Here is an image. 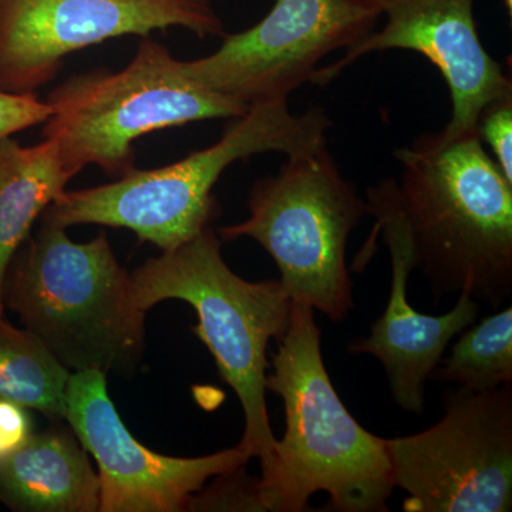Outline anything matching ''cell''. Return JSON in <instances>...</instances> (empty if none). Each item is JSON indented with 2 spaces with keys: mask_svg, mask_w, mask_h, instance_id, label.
Wrapping results in <instances>:
<instances>
[{
  "mask_svg": "<svg viewBox=\"0 0 512 512\" xmlns=\"http://www.w3.org/2000/svg\"><path fill=\"white\" fill-rule=\"evenodd\" d=\"M393 156L400 180L380 187L436 299L467 291L497 309L512 293V183L477 133H424Z\"/></svg>",
  "mask_w": 512,
  "mask_h": 512,
  "instance_id": "1",
  "label": "cell"
},
{
  "mask_svg": "<svg viewBox=\"0 0 512 512\" xmlns=\"http://www.w3.org/2000/svg\"><path fill=\"white\" fill-rule=\"evenodd\" d=\"M278 345L265 387L284 402L286 431L259 477L264 510L305 511L319 491L336 511L389 510L394 484L386 439L363 429L340 400L311 306L292 302Z\"/></svg>",
  "mask_w": 512,
  "mask_h": 512,
  "instance_id": "2",
  "label": "cell"
},
{
  "mask_svg": "<svg viewBox=\"0 0 512 512\" xmlns=\"http://www.w3.org/2000/svg\"><path fill=\"white\" fill-rule=\"evenodd\" d=\"M2 301L70 373L128 377L143 362L146 312L106 232L79 244L40 217L6 269Z\"/></svg>",
  "mask_w": 512,
  "mask_h": 512,
  "instance_id": "3",
  "label": "cell"
},
{
  "mask_svg": "<svg viewBox=\"0 0 512 512\" xmlns=\"http://www.w3.org/2000/svg\"><path fill=\"white\" fill-rule=\"evenodd\" d=\"M332 120L320 106L292 113L288 100L249 106L217 143L156 170H137L114 183L64 191L42 217L63 228H127L161 251L181 247L211 227L220 208L212 190L228 167L266 153L286 157L328 146Z\"/></svg>",
  "mask_w": 512,
  "mask_h": 512,
  "instance_id": "4",
  "label": "cell"
},
{
  "mask_svg": "<svg viewBox=\"0 0 512 512\" xmlns=\"http://www.w3.org/2000/svg\"><path fill=\"white\" fill-rule=\"evenodd\" d=\"M221 239L208 227L181 247L150 258L130 272L134 302L143 312L158 303L183 301L197 313L192 332L207 346L221 379L244 410L239 446L269 466L276 446L266 407V350L285 335L292 299L281 281L248 282L222 258Z\"/></svg>",
  "mask_w": 512,
  "mask_h": 512,
  "instance_id": "5",
  "label": "cell"
},
{
  "mask_svg": "<svg viewBox=\"0 0 512 512\" xmlns=\"http://www.w3.org/2000/svg\"><path fill=\"white\" fill-rule=\"evenodd\" d=\"M53 114L43 138L56 144L63 164L79 174L97 165L120 178L134 167V141L195 121L237 119L249 107L194 82L183 60L150 37L119 72L76 74L47 96Z\"/></svg>",
  "mask_w": 512,
  "mask_h": 512,
  "instance_id": "6",
  "label": "cell"
},
{
  "mask_svg": "<svg viewBox=\"0 0 512 512\" xmlns=\"http://www.w3.org/2000/svg\"><path fill=\"white\" fill-rule=\"evenodd\" d=\"M248 208V220L221 228L218 237L255 239L274 259L292 302L333 322L348 318L353 293L346 249L367 204L328 146L288 157L278 174L256 181Z\"/></svg>",
  "mask_w": 512,
  "mask_h": 512,
  "instance_id": "7",
  "label": "cell"
},
{
  "mask_svg": "<svg viewBox=\"0 0 512 512\" xmlns=\"http://www.w3.org/2000/svg\"><path fill=\"white\" fill-rule=\"evenodd\" d=\"M443 419L413 436L386 439L394 488L407 512H508L512 508V383L457 389Z\"/></svg>",
  "mask_w": 512,
  "mask_h": 512,
  "instance_id": "8",
  "label": "cell"
},
{
  "mask_svg": "<svg viewBox=\"0 0 512 512\" xmlns=\"http://www.w3.org/2000/svg\"><path fill=\"white\" fill-rule=\"evenodd\" d=\"M376 0H275L261 22L224 35L211 55L183 62L194 82L245 106L288 100L312 83L330 53L350 49L376 30Z\"/></svg>",
  "mask_w": 512,
  "mask_h": 512,
  "instance_id": "9",
  "label": "cell"
},
{
  "mask_svg": "<svg viewBox=\"0 0 512 512\" xmlns=\"http://www.w3.org/2000/svg\"><path fill=\"white\" fill-rule=\"evenodd\" d=\"M168 28L225 35L211 0H0V89L35 93L74 52Z\"/></svg>",
  "mask_w": 512,
  "mask_h": 512,
  "instance_id": "10",
  "label": "cell"
},
{
  "mask_svg": "<svg viewBox=\"0 0 512 512\" xmlns=\"http://www.w3.org/2000/svg\"><path fill=\"white\" fill-rule=\"evenodd\" d=\"M64 421L99 467V512L187 511L192 495L212 478L247 466L241 446L195 458L168 457L134 439L97 370L72 373Z\"/></svg>",
  "mask_w": 512,
  "mask_h": 512,
  "instance_id": "11",
  "label": "cell"
},
{
  "mask_svg": "<svg viewBox=\"0 0 512 512\" xmlns=\"http://www.w3.org/2000/svg\"><path fill=\"white\" fill-rule=\"evenodd\" d=\"M386 16L382 30H373L346 50L336 63L319 67L312 84L325 86L360 57L386 50L419 53L443 76L451 99L448 136L477 133L481 111L498 97L512 94L511 77L487 52L478 33L476 0H376Z\"/></svg>",
  "mask_w": 512,
  "mask_h": 512,
  "instance_id": "12",
  "label": "cell"
},
{
  "mask_svg": "<svg viewBox=\"0 0 512 512\" xmlns=\"http://www.w3.org/2000/svg\"><path fill=\"white\" fill-rule=\"evenodd\" d=\"M367 214L376 218L377 234H383L392 259V288L386 309L373 323L366 338L353 340L352 353L372 355L382 363L390 393L406 412L423 414L424 389L431 373L439 366L454 336L473 325L478 303L467 291L450 312L440 316L417 312L407 301V282L416 269L409 232L382 187L366 191Z\"/></svg>",
  "mask_w": 512,
  "mask_h": 512,
  "instance_id": "13",
  "label": "cell"
},
{
  "mask_svg": "<svg viewBox=\"0 0 512 512\" xmlns=\"http://www.w3.org/2000/svg\"><path fill=\"white\" fill-rule=\"evenodd\" d=\"M0 504L15 512H99L100 481L66 421L0 461Z\"/></svg>",
  "mask_w": 512,
  "mask_h": 512,
  "instance_id": "14",
  "label": "cell"
},
{
  "mask_svg": "<svg viewBox=\"0 0 512 512\" xmlns=\"http://www.w3.org/2000/svg\"><path fill=\"white\" fill-rule=\"evenodd\" d=\"M74 175L52 141L32 147L12 137L0 141V318L6 316L2 286L13 255Z\"/></svg>",
  "mask_w": 512,
  "mask_h": 512,
  "instance_id": "15",
  "label": "cell"
},
{
  "mask_svg": "<svg viewBox=\"0 0 512 512\" xmlns=\"http://www.w3.org/2000/svg\"><path fill=\"white\" fill-rule=\"evenodd\" d=\"M70 375L29 330L0 318V400L59 423L66 416Z\"/></svg>",
  "mask_w": 512,
  "mask_h": 512,
  "instance_id": "16",
  "label": "cell"
},
{
  "mask_svg": "<svg viewBox=\"0 0 512 512\" xmlns=\"http://www.w3.org/2000/svg\"><path fill=\"white\" fill-rule=\"evenodd\" d=\"M450 355L441 359L430 380L458 389L487 392L512 383V308L495 312L464 329Z\"/></svg>",
  "mask_w": 512,
  "mask_h": 512,
  "instance_id": "17",
  "label": "cell"
},
{
  "mask_svg": "<svg viewBox=\"0 0 512 512\" xmlns=\"http://www.w3.org/2000/svg\"><path fill=\"white\" fill-rule=\"evenodd\" d=\"M187 511H265L259 477H249L245 466L220 474L210 487L192 495Z\"/></svg>",
  "mask_w": 512,
  "mask_h": 512,
  "instance_id": "18",
  "label": "cell"
},
{
  "mask_svg": "<svg viewBox=\"0 0 512 512\" xmlns=\"http://www.w3.org/2000/svg\"><path fill=\"white\" fill-rule=\"evenodd\" d=\"M477 134L487 144L494 161L512 183V94L498 97L481 111Z\"/></svg>",
  "mask_w": 512,
  "mask_h": 512,
  "instance_id": "19",
  "label": "cell"
},
{
  "mask_svg": "<svg viewBox=\"0 0 512 512\" xmlns=\"http://www.w3.org/2000/svg\"><path fill=\"white\" fill-rule=\"evenodd\" d=\"M52 114L50 104L40 100L36 93H10L0 89V141L46 123Z\"/></svg>",
  "mask_w": 512,
  "mask_h": 512,
  "instance_id": "20",
  "label": "cell"
},
{
  "mask_svg": "<svg viewBox=\"0 0 512 512\" xmlns=\"http://www.w3.org/2000/svg\"><path fill=\"white\" fill-rule=\"evenodd\" d=\"M32 412L0 400V461L15 453L36 433Z\"/></svg>",
  "mask_w": 512,
  "mask_h": 512,
  "instance_id": "21",
  "label": "cell"
}]
</instances>
